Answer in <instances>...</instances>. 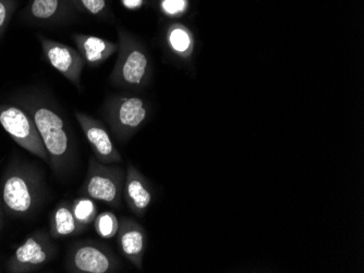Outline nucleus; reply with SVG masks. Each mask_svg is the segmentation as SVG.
Here are the masks:
<instances>
[{"instance_id":"f257e3e1","label":"nucleus","mask_w":364,"mask_h":273,"mask_svg":"<svg viewBox=\"0 0 364 273\" xmlns=\"http://www.w3.org/2000/svg\"><path fill=\"white\" fill-rule=\"evenodd\" d=\"M0 194L8 215L28 217L38 209L42 201V178L32 167L16 162L4 174Z\"/></svg>"},{"instance_id":"f03ea898","label":"nucleus","mask_w":364,"mask_h":273,"mask_svg":"<svg viewBox=\"0 0 364 273\" xmlns=\"http://www.w3.org/2000/svg\"><path fill=\"white\" fill-rule=\"evenodd\" d=\"M48 152L49 166L61 178L70 171L75 162V148L63 118L48 107L36 108L32 115Z\"/></svg>"},{"instance_id":"7ed1b4c3","label":"nucleus","mask_w":364,"mask_h":273,"mask_svg":"<svg viewBox=\"0 0 364 273\" xmlns=\"http://www.w3.org/2000/svg\"><path fill=\"white\" fill-rule=\"evenodd\" d=\"M124 180L126 168L117 164H103L93 156L89 159L80 195L102 201L114 209H122Z\"/></svg>"},{"instance_id":"20e7f679","label":"nucleus","mask_w":364,"mask_h":273,"mask_svg":"<svg viewBox=\"0 0 364 273\" xmlns=\"http://www.w3.org/2000/svg\"><path fill=\"white\" fill-rule=\"evenodd\" d=\"M65 269L73 273H114L122 269L119 258L96 240H81L69 248Z\"/></svg>"},{"instance_id":"39448f33","label":"nucleus","mask_w":364,"mask_h":273,"mask_svg":"<svg viewBox=\"0 0 364 273\" xmlns=\"http://www.w3.org/2000/svg\"><path fill=\"white\" fill-rule=\"evenodd\" d=\"M0 124L20 147L49 165L48 152L45 148L36 122L30 115L20 108L12 106L1 107Z\"/></svg>"},{"instance_id":"423d86ee","label":"nucleus","mask_w":364,"mask_h":273,"mask_svg":"<svg viewBox=\"0 0 364 273\" xmlns=\"http://www.w3.org/2000/svg\"><path fill=\"white\" fill-rule=\"evenodd\" d=\"M56 256V247L49 232L38 231L31 234L14 250L7 262L10 273L34 272L46 266Z\"/></svg>"},{"instance_id":"0eeeda50","label":"nucleus","mask_w":364,"mask_h":273,"mask_svg":"<svg viewBox=\"0 0 364 273\" xmlns=\"http://www.w3.org/2000/svg\"><path fill=\"white\" fill-rule=\"evenodd\" d=\"M146 119V104L140 97H118L108 105V124L119 142H127Z\"/></svg>"},{"instance_id":"6e6552de","label":"nucleus","mask_w":364,"mask_h":273,"mask_svg":"<svg viewBox=\"0 0 364 273\" xmlns=\"http://www.w3.org/2000/svg\"><path fill=\"white\" fill-rule=\"evenodd\" d=\"M75 118L98 162L122 164V155L114 146V140L104 124L82 112H75Z\"/></svg>"},{"instance_id":"1a4fd4ad","label":"nucleus","mask_w":364,"mask_h":273,"mask_svg":"<svg viewBox=\"0 0 364 273\" xmlns=\"http://www.w3.org/2000/svg\"><path fill=\"white\" fill-rule=\"evenodd\" d=\"M116 238L122 256L136 269L143 270V258L149 240L144 228L131 218H122Z\"/></svg>"},{"instance_id":"9d476101","label":"nucleus","mask_w":364,"mask_h":273,"mask_svg":"<svg viewBox=\"0 0 364 273\" xmlns=\"http://www.w3.org/2000/svg\"><path fill=\"white\" fill-rule=\"evenodd\" d=\"M122 197L129 209L139 218L144 217L153 203L152 185L131 162L126 168Z\"/></svg>"},{"instance_id":"9b49d317","label":"nucleus","mask_w":364,"mask_h":273,"mask_svg":"<svg viewBox=\"0 0 364 273\" xmlns=\"http://www.w3.org/2000/svg\"><path fill=\"white\" fill-rule=\"evenodd\" d=\"M43 48L49 63L65 75L73 84L80 87V77L85 66V59L68 45L43 40Z\"/></svg>"},{"instance_id":"f8f14e48","label":"nucleus","mask_w":364,"mask_h":273,"mask_svg":"<svg viewBox=\"0 0 364 273\" xmlns=\"http://www.w3.org/2000/svg\"><path fill=\"white\" fill-rule=\"evenodd\" d=\"M124 45L126 46L120 55L117 79L129 87H141L149 74V58L136 45L131 44V42L124 43Z\"/></svg>"},{"instance_id":"ddd939ff","label":"nucleus","mask_w":364,"mask_h":273,"mask_svg":"<svg viewBox=\"0 0 364 273\" xmlns=\"http://www.w3.org/2000/svg\"><path fill=\"white\" fill-rule=\"evenodd\" d=\"M85 225H82L73 215L71 204L68 201H60L55 208L49 220V235L52 238H67L77 235L85 231Z\"/></svg>"},{"instance_id":"4468645a","label":"nucleus","mask_w":364,"mask_h":273,"mask_svg":"<svg viewBox=\"0 0 364 273\" xmlns=\"http://www.w3.org/2000/svg\"><path fill=\"white\" fill-rule=\"evenodd\" d=\"M75 42L81 56L92 66L103 62L117 50V45L97 36L77 35Z\"/></svg>"},{"instance_id":"2eb2a0df","label":"nucleus","mask_w":364,"mask_h":273,"mask_svg":"<svg viewBox=\"0 0 364 273\" xmlns=\"http://www.w3.org/2000/svg\"><path fill=\"white\" fill-rule=\"evenodd\" d=\"M167 40L173 52L179 56L187 57L191 54L193 40L189 30L183 26H173L169 30Z\"/></svg>"},{"instance_id":"dca6fc26","label":"nucleus","mask_w":364,"mask_h":273,"mask_svg":"<svg viewBox=\"0 0 364 273\" xmlns=\"http://www.w3.org/2000/svg\"><path fill=\"white\" fill-rule=\"evenodd\" d=\"M71 209H73V215L75 219L85 225V228L90 224L93 223L97 216V205H96L94 199L87 196H81L75 199L71 203Z\"/></svg>"},{"instance_id":"f3484780","label":"nucleus","mask_w":364,"mask_h":273,"mask_svg":"<svg viewBox=\"0 0 364 273\" xmlns=\"http://www.w3.org/2000/svg\"><path fill=\"white\" fill-rule=\"evenodd\" d=\"M96 234L105 240L116 238L119 230V219L112 211H104L94 220Z\"/></svg>"},{"instance_id":"a211bd4d","label":"nucleus","mask_w":364,"mask_h":273,"mask_svg":"<svg viewBox=\"0 0 364 273\" xmlns=\"http://www.w3.org/2000/svg\"><path fill=\"white\" fill-rule=\"evenodd\" d=\"M58 0H34L32 13L38 19H48L56 13Z\"/></svg>"},{"instance_id":"6ab92c4d","label":"nucleus","mask_w":364,"mask_h":273,"mask_svg":"<svg viewBox=\"0 0 364 273\" xmlns=\"http://www.w3.org/2000/svg\"><path fill=\"white\" fill-rule=\"evenodd\" d=\"M186 6H187L186 0H164L163 1L164 11L171 16L185 11Z\"/></svg>"},{"instance_id":"aec40b11","label":"nucleus","mask_w":364,"mask_h":273,"mask_svg":"<svg viewBox=\"0 0 364 273\" xmlns=\"http://www.w3.org/2000/svg\"><path fill=\"white\" fill-rule=\"evenodd\" d=\"M87 11L93 14L100 13L105 8V0H81Z\"/></svg>"},{"instance_id":"412c9836","label":"nucleus","mask_w":364,"mask_h":273,"mask_svg":"<svg viewBox=\"0 0 364 273\" xmlns=\"http://www.w3.org/2000/svg\"><path fill=\"white\" fill-rule=\"evenodd\" d=\"M124 5L129 9H136L142 5L143 0H122Z\"/></svg>"},{"instance_id":"4be33fe9","label":"nucleus","mask_w":364,"mask_h":273,"mask_svg":"<svg viewBox=\"0 0 364 273\" xmlns=\"http://www.w3.org/2000/svg\"><path fill=\"white\" fill-rule=\"evenodd\" d=\"M6 16H7V10L3 3H0V28L4 26L6 21Z\"/></svg>"},{"instance_id":"5701e85b","label":"nucleus","mask_w":364,"mask_h":273,"mask_svg":"<svg viewBox=\"0 0 364 273\" xmlns=\"http://www.w3.org/2000/svg\"><path fill=\"white\" fill-rule=\"evenodd\" d=\"M4 205L3 201H1V194H0V229H1V225H3V213H4Z\"/></svg>"}]
</instances>
